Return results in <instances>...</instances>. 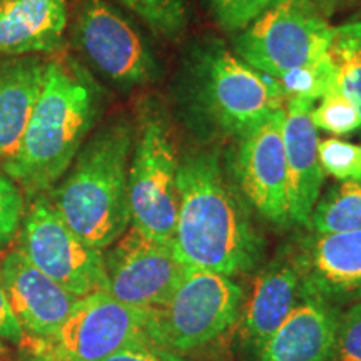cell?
Masks as SVG:
<instances>
[{
    "mask_svg": "<svg viewBox=\"0 0 361 361\" xmlns=\"http://www.w3.org/2000/svg\"><path fill=\"white\" fill-rule=\"evenodd\" d=\"M328 52L336 67L338 87L361 114V20L335 27Z\"/></svg>",
    "mask_w": 361,
    "mask_h": 361,
    "instance_id": "44dd1931",
    "label": "cell"
},
{
    "mask_svg": "<svg viewBox=\"0 0 361 361\" xmlns=\"http://www.w3.org/2000/svg\"><path fill=\"white\" fill-rule=\"evenodd\" d=\"M335 27L313 0H273L246 29L238 32L233 51L247 66L278 79L324 56Z\"/></svg>",
    "mask_w": 361,
    "mask_h": 361,
    "instance_id": "52a82bcc",
    "label": "cell"
},
{
    "mask_svg": "<svg viewBox=\"0 0 361 361\" xmlns=\"http://www.w3.org/2000/svg\"><path fill=\"white\" fill-rule=\"evenodd\" d=\"M72 39L104 79L124 90L161 78V64L137 27L107 0H75Z\"/></svg>",
    "mask_w": 361,
    "mask_h": 361,
    "instance_id": "9c48e42d",
    "label": "cell"
},
{
    "mask_svg": "<svg viewBox=\"0 0 361 361\" xmlns=\"http://www.w3.org/2000/svg\"><path fill=\"white\" fill-rule=\"evenodd\" d=\"M44 56L0 57V168L16 156L42 89Z\"/></svg>",
    "mask_w": 361,
    "mask_h": 361,
    "instance_id": "d6986e66",
    "label": "cell"
},
{
    "mask_svg": "<svg viewBox=\"0 0 361 361\" xmlns=\"http://www.w3.org/2000/svg\"><path fill=\"white\" fill-rule=\"evenodd\" d=\"M134 119L117 112L89 135L47 197L74 233L107 250L128 231Z\"/></svg>",
    "mask_w": 361,
    "mask_h": 361,
    "instance_id": "3957f363",
    "label": "cell"
},
{
    "mask_svg": "<svg viewBox=\"0 0 361 361\" xmlns=\"http://www.w3.org/2000/svg\"><path fill=\"white\" fill-rule=\"evenodd\" d=\"M295 261L306 295L333 306L361 300V229L310 234Z\"/></svg>",
    "mask_w": 361,
    "mask_h": 361,
    "instance_id": "5bb4252c",
    "label": "cell"
},
{
    "mask_svg": "<svg viewBox=\"0 0 361 361\" xmlns=\"http://www.w3.org/2000/svg\"><path fill=\"white\" fill-rule=\"evenodd\" d=\"M311 121L318 130L333 135H348L361 130V114L340 87L331 90L311 109Z\"/></svg>",
    "mask_w": 361,
    "mask_h": 361,
    "instance_id": "cb8c5ba5",
    "label": "cell"
},
{
    "mask_svg": "<svg viewBox=\"0 0 361 361\" xmlns=\"http://www.w3.org/2000/svg\"><path fill=\"white\" fill-rule=\"evenodd\" d=\"M338 311L322 298L300 303L258 350V361H335Z\"/></svg>",
    "mask_w": 361,
    "mask_h": 361,
    "instance_id": "2e32d148",
    "label": "cell"
},
{
    "mask_svg": "<svg viewBox=\"0 0 361 361\" xmlns=\"http://www.w3.org/2000/svg\"><path fill=\"white\" fill-rule=\"evenodd\" d=\"M25 209L27 197L22 189L0 169V251L17 238Z\"/></svg>",
    "mask_w": 361,
    "mask_h": 361,
    "instance_id": "484cf974",
    "label": "cell"
},
{
    "mask_svg": "<svg viewBox=\"0 0 361 361\" xmlns=\"http://www.w3.org/2000/svg\"><path fill=\"white\" fill-rule=\"evenodd\" d=\"M283 123L284 109L261 121L238 139L234 159V176L246 202L276 226L291 223Z\"/></svg>",
    "mask_w": 361,
    "mask_h": 361,
    "instance_id": "7c38bea8",
    "label": "cell"
},
{
    "mask_svg": "<svg viewBox=\"0 0 361 361\" xmlns=\"http://www.w3.org/2000/svg\"><path fill=\"white\" fill-rule=\"evenodd\" d=\"M179 159L164 104L154 96L135 102L129 164L130 228L173 243L179 209Z\"/></svg>",
    "mask_w": 361,
    "mask_h": 361,
    "instance_id": "5b68a950",
    "label": "cell"
},
{
    "mask_svg": "<svg viewBox=\"0 0 361 361\" xmlns=\"http://www.w3.org/2000/svg\"><path fill=\"white\" fill-rule=\"evenodd\" d=\"M245 293L231 276L186 269L164 305L149 311V340L157 350L200 348L238 322Z\"/></svg>",
    "mask_w": 361,
    "mask_h": 361,
    "instance_id": "8992f818",
    "label": "cell"
},
{
    "mask_svg": "<svg viewBox=\"0 0 361 361\" xmlns=\"http://www.w3.org/2000/svg\"><path fill=\"white\" fill-rule=\"evenodd\" d=\"M314 6L322 11L324 16H331V7H329V0H313Z\"/></svg>",
    "mask_w": 361,
    "mask_h": 361,
    "instance_id": "4dcf8cb0",
    "label": "cell"
},
{
    "mask_svg": "<svg viewBox=\"0 0 361 361\" xmlns=\"http://www.w3.org/2000/svg\"><path fill=\"white\" fill-rule=\"evenodd\" d=\"M0 283L13 316L32 341L51 338L80 300L45 276L17 250L0 261Z\"/></svg>",
    "mask_w": 361,
    "mask_h": 361,
    "instance_id": "4fadbf2b",
    "label": "cell"
},
{
    "mask_svg": "<svg viewBox=\"0 0 361 361\" xmlns=\"http://www.w3.org/2000/svg\"><path fill=\"white\" fill-rule=\"evenodd\" d=\"M335 361H361V300L338 314Z\"/></svg>",
    "mask_w": 361,
    "mask_h": 361,
    "instance_id": "83f0119b",
    "label": "cell"
},
{
    "mask_svg": "<svg viewBox=\"0 0 361 361\" xmlns=\"http://www.w3.org/2000/svg\"><path fill=\"white\" fill-rule=\"evenodd\" d=\"M0 341L11 343V345H24L25 341L24 329H22L12 313L11 306H8L2 283H0Z\"/></svg>",
    "mask_w": 361,
    "mask_h": 361,
    "instance_id": "f1b7e54d",
    "label": "cell"
},
{
    "mask_svg": "<svg viewBox=\"0 0 361 361\" xmlns=\"http://www.w3.org/2000/svg\"><path fill=\"white\" fill-rule=\"evenodd\" d=\"M178 192L173 247L184 268L236 276L258 264L263 241L241 191L226 176L218 149L184 154Z\"/></svg>",
    "mask_w": 361,
    "mask_h": 361,
    "instance_id": "6da1fadb",
    "label": "cell"
},
{
    "mask_svg": "<svg viewBox=\"0 0 361 361\" xmlns=\"http://www.w3.org/2000/svg\"><path fill=\"white\" fill-rule=\"evenodd\" d=\"M104 251L106 291L137 310L151 311L164 305L186 271L173 243L157 241L130 226Z\"/></svg>",
    "mask_w": 361,
    "mask_h": 361,
    "instance_id": "8fae6325",
    "label": "cell"
},
{
    "mask_svg": "<svg viewBox=\"0 0 361 361\" xmlns=\"http://www.w3.org/2000/svg\"><path fill=\"white\" fill-rule=\"evenodd\" d=\"M318 159L324 174L336 180L361 179V146L338 137L318 142Z\"/></svg>",
    "mask_w": 361,
    "mask_h": 361,
    "instance_id": "d4e9b609",
    "label": "cell"
},
{
    "mask_svg": "<svg viewBox=\"0 0 361 361\" xmlns=\"http://www.w3.org/2000/svg\"><path fill=\"white\" fill-rule=\"evenodd\" d=\"M6 2H7V0H0V7H2Z\"/></svg>",
    "mask_w": 361,
    "mask_h": 361,
    "instance_id": "836d02e7",
    "label": "cell"
},
{
    "mask_svg": "<svg viewBox=\"0 0 361 361\" xmlns=\"http://www.w3.org/2000/svg\"><path fill=\"white\" fill-rule=\"evenodd\" d=\"M303 295L295 259H276L255 279L243 311V335L258 351L281 326Z\"/></svg>",
    "mask_w": 361,
    "mask_h": 361,
    "instance_id": "ac0fdd59",
    "label": "cell"
},
{
    "mask_svg": "<svg viewBox=\"0 0 361 361\" xmlns=\"http://www.w3.org/2000/svg\"><path fill=\"white\" fill-rule=\"evenodd\" d=\"M69 0H7L0 7V57L64 51Z\"/></svg>",
    "mask_w": 361,
    "mask_h": 361,
    "instance_id": "e0dca14e",
    "label": "cell"
},
{
    "mask_svg": "<svg viewBox=\"0 0 361 361\" xmlns=\"http://www.w3.org/2000/svg\"><path fill=\"white\" fill-rule=\"evenodd\" d=\"M137 16L157 37L178 42L189 25L188 0H114Z\"/></svg>",
    "mask_w": 361,
    "mask_h": 361,
    "instance_id": "603a6c76",
    "label": "cell"
},
{
    "mask_svg": "<svg viewBox=\"0 0 361 361\" xmlns=\"http://www.w3.org/2000/svg\"><path fill=\"white\" fill-rule=\"evenodd\" d=\"M4 351H6V350H4V345H2V341H0V355H2Z\"/></svg>",
    "mask_w": 361,
    "mask_h": 361,
    "instance_id": "d6a6232c",
    "label": "cell"
},
{
    "mask_svg": "<svg viewBox=\"0 0 361 361\" xmlns=\"http://www.w3.org/2000/svg\"><path fill=\"white\" fill-rule=\"evenodd\" d=\"M271 4L273 0H207L214 22L228 34L241 32Z\"/></svg>",
    "mask_w": 361,
    "mask_h": 361,
    "instance_id": "4316f807",
    "label": "cell"
},
{
    "mask_svg": "<svg viewBox=\"0 0 361 361\" xmlns=\"http://www.w3.org/2000/svg\"><path fill=\"white\" fill-rule=\"evenodd\" d=\"M147 326L149 311L97 291L80 298L51 338L32 341L30 346L34 361H101L133 346L156 348Z\"/></svg>",
    "mask_w": 361,
    "mask_h": 361,
    "instance_id": "ba28073f",
    "label": "cell"
},
{
    "mask_svg": "<svg viewBox=\"0 0 361 361\" xmlns=\"http://www.w3.org/2000/svg\"><path fill=\"white\" fill-rule=\"evenodd\" d=\"M101 361H179L178 356L157 348H147V346H133L116 351L107 358Z\"/></svg>",
    "mask_w": 361,
    "mask_h": 361,
    "instance_id": "f546056e",
    "label": "cell"
},
{
    "mask_svg": "<svg viewBox=\"0 0 361 361\" xmlns=\"http://www.w3.org/2000/svg\"><path fill=\"white\" fill-rule=\"evenodd\" d=\"M17 251L74 296L107 290L104 251L87 245L61 218L47 194L30 200L17 234Z\"/></svg>",
    "mask_w": 361,
    "mask_h": 361,
    "instance_id": "30bf717a",
    "label": "cell"
},
{
    "mask_svg": "<svg viewBox=\"0 0 361 361\" xmlns=\"http://www.w3.org/2000/svg\"><path fill=\"white\" fill-rule=\"evenodd\" d=\"M313 233L361 229V179L343 180L319 196L310 218Z\"/></svg>",
    "mask_w": 361,
    "mask_h": 361,
    "instance_id": "ffe728a7",
    "label": "cell"
},
{
    "mask_svg": "<svg viewBox=\"0 0 361 361\" xmlns=\"http://www.w3.org/2000/svg\"><path fill=\"white\" fill-rule=\"evenodd\" d=\"M314 104L290 97L284 106L283 141L288 166V200L291 223L310 228V218L322 196L324 173L318 159V129L311 121Z\"/></svg>",
    "mask_w": 361,
    "mask_h": 361,
    "instance_id": "9a60e30c",
    "label": "cell"
},
{
    "mask_svg": "<svg viewBox=\"0 0 361 361\" xmlns=\"http://www.w3.org/2000/svg\"><path fill=\"white\" fill-rule=\"evenodd\" d=\"M106 96L67 52L47 57L44 82L20 146L2 169L27 200L47 194L71 168L101 119Z\"/></svg>",
    "mask_w": 361,
    "mask_h": 361,
    "instance_id": "7a4b0ae2",
    "label": "cell"
},
{
    "mask_svg": "<svg viewBox=\"0 0 361 361\" xmlns=\"http://www.w3.org/2000/svg\"><path fill=\"white\" fill-rule=\"evenodd\" d=\"M176 101L192 124L239 139L288 99L276 79L247 66L223 40L201 37L184 54Z\"/></svg>",
    "mask_w": 361,
    "mask_h": 361,
    "instance_id": "277c9868",
    "label": "cell"
},
{
    "mask_svg": "<svg viewBox=\"0 0 361 361\" xmlns=\"http://www.w3.org/2000/svg\"><path fill=\"white\" fill-rule=\"evenodd\" d=\"M348 2H353V0H329V7H331V13L335 11L336 7L343 6V4H348Z\"/></svg>",
    "mask_w": 361,
    "mask_h": 361,
    "instance_id": "1f68e13d",
    "label": "cell"
},
{
    "mask_svg": "<svg viewBox=\"0 0 361 361\" xmlns=\"http://www.w3.org/2000/svg\"><path fill=\"white\" fill-rule=\"evenodd\" d=\"M276 80L286 99H305V101L313 104L323 99L331 90L338 89L336 67L329 52L314 59V61L284 72Z\"/></svg>",
    "mask_w": 361,
    "mask_h": 361,
    "instance_id": "7402d4cb",
    "label": "cell"
}]
</instances>
